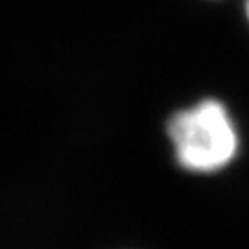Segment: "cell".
Listing matches in <instances>:
<instances>
[{
	"label": "cell",
	"mask_w": 249,
	"mask_h": 249,
	"mask_svg": "<svg viewBox=\"0 0 249 249\" xmlns=\"http://www.w3.org/2000/svg\"><path fill=\"white\" fill-rule=\"evenodd\" d=\"M168 137L181 168L213 174L229 166L238 151V131L225 106L203 100L170 118Z\"/></svg>",
	"instance_id": "cell-1"
},
{
	"label": "cell",
	"mask_w": 249,
	"mask_h": 249,
	"mask_svg": "<svg viewBox=\"0 0 249 249\" xmlns=\"http://www.w3.org/2000/svg\"><path fill=\"white\" fill-rule=\"evenodd\" d=\"M246 13H248V18H249V0H246Z\"/></svg>",
	"instance_id": "cell-2"
}]
</instances>
